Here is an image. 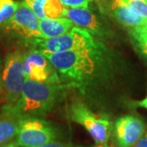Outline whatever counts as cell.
I'll return each mask as SVG.
<instances>
[{
	"label": "cell",
	"instance_id": "1",
	"mask_svg": "<svg viewBox=\"0 0 147 147\" xmlns=\"http://www.w3.org/2000/svg\"><path fill=\"white\" fill-rule=\"evenodd\" d=\"M44 56L62 77L75 84L92 79L102 62L98 46Z\"/></svg>",
	"mask_w": 147,
	"mask_h": 147
},
{
	"label": "cell",
	"instance_id": "2",
	"mask_svg": "<svg viewBox=\"0 0 147 147\" xmlns=\"http://www.w3.org/2000/svg\"><path fill=\"white\" fill-rule=\"evenodd\" d=\"M62 93L60 84H51L26 79L21 97L7 106L22 119L46 115L57 105Z\"/></svg>",
	"mask_w": 147,
	"mask_h": 147
},
{
	"label": "cell",
	"instance_id": "3",
	"mask_svg": "<svg viewBox=\"0 0 147 147\" xmlns=\"http://www.w3.org/2000/svg\"><path fill=\"white\" fill-rule=\"evenodd\" d=\"M38 19L25 1L19 2L15 14L5 24L0 26V30L11 41L23 46L33 47L35 40L43 38L39 30Z\"/></svg>",
	"mask_w": 147,
	"mask_h": 147
},
{
	"label": "cell",
	"instance_id": "4",
	"mask_svg": "<svg viewBox=\"0 0 147 147\" xmlns=\"http://www.w3.org/2000/svg\"><path fill=\"white\" fill-rule=\"evenodd\" d=\"M96 46L89 32L79 26H74L63 35L53 38H38L32 48H35L44 55Z\"/></svg>",
	"mask_w": 147,
	"mask_h": 147
},
{
	"label": "cell",
	"instance_id": "5",
	"mask_svg": "<svg viewBox=\"0 0 147 147\" xmlns=\"http://www.w3.org/2000/svg\"><path fill=\"white\" fill-rule=\"evenodd\" d=\"M24 53L21 50L8 53L2 73V85L7 105H12L21 97L26 81L24 73Z\"/></svg>",
	"mask_w": 147,
	"mask_h": 147
},
{
	"label": "cell",
	"instance_id": "6",
	"mask_svg": "<svg viewBox=\"0 0 147 147\" xmlns=\"http://www.w3.org/2000/svg\"><path fill=\"white\" fill-rule=\"evenodd\" d=\"M68 115L74 122L84 127L96 144L107 143L110 136V122L89 110L84 103L75 101L69 105Z\"/></svg>",
	"mask_w": 147,
	"mask_h": 147
},
{
	"label": "cell",
	"instance_id": "7",
	"mask_svg": "<svg viewBox=\"0 0 147 147\" xmlns=\"http://www.w3.org/2000/svg\"><path fill=\"white\" fill-rule=\"evenodd\" d=\"M55 138L56 132L49 123L37 117H28L21 119L15 143L21 147H38Z\"/></svg>",
	"mask_w": 147,
	"mask_h": 147
},
{
	"label": "cell",
	"instance_id": "8",
	"mask_svg": "<svg viewBox=\"0 0 147 147\" xmlns=\"http://www.w3.org/2000/svg\"><path fill=\"white\" fill-rule=\"evenodd\" d=\"M24 73L26 79L51 84H60L58 72L42 53L30 48L24 53Z\"/></svg>",
	"mask_w": 147,
	"mask_h": 147
},
{
	"label": "cell",
	"instance_id": "9",
	"mask_svg": "<svg viewBox=\"0 0 147 147\" xmlns=\"http://www.w3.org/2000/svg\"><path fill=\"white\" fill-rule=\"evenodd\" d=\"M146 130L145 124L135 116L119 118L114 127V133L119 147H133Z\"/></svg>",
	"mask_w": 147,
	"mask_h": 147
},
{
	"label": "cell",
	"instance_id": "10",
	"mask_svg": "<svg viewBox=\"0 0 147 147\" xmlns=\"http://www.w3.org/2000/svg\"><path fill=\"white\" fill-rule=\"evenodd\" d=\"M65 17L69 19L74 24L86 30L92 35H103L104 30L97 16L86 7H66Z\"/></svg>",
	"mask_w": 147,
	"mask_h": 147
},
{
	"label": "cell",
	"instance_id": "11",
	"mask_svg": "<svg viewBox=\"0 0 147 147\" xmlns=\"http://www.w3.org/2000/svg\"><path fill=\"white\" fill-rule=\"evenodd\" d=\"M22 118L5 105L0 115V145L16 138Z\"/></svg>",
	"mask_w": 147,
	"mask_h": 147
},
{
	"label": "cell",
	"instance_id": "12",
	"mask_svg": "<svg viewBox=\"0 0 147 147\" xmlns=\"http://www.w3.org/2000/svg\"><path fill=\"white\" fill-rule=\"evenodd\" d=\"M38 26L43 38H53L67 33L74 27V23L66 17L44 18L38 21Z\"/></svg>",
	"mask_w": 147,
	"mask_h": 147
},
{
	"label": "cell",
	"instance_id": "13",
	"mask_svg": "<svg viewBox=\"0 0 147 147\" xmlns=\"http://www.w3.org/2000/svg\"><path fill=\"white\" fill-rule=\"evenodd\" d=\"M109 8L111 14L123 26L130 28L142 26L144 18L133 13L123 0H110Z\"/></svg>",
	"mask_w": 147,
	"mask_h": 147
},
{
	"label": "cell",
	"instance_id": "14",
	"mask_svg": "<svg viewBox=\"0 0 147 147\" xmlns=\"http://www.w3.org/2000/svg\"><path fill=\"white\" fill-rule=\"evenodd\" d=\"M130 36L137 49L144 57L147 59V30L140 26L130 29Z\"/></svg>",
	"mask_w": 147,
	"mask_h": 147
},
{
	"label": "cell",
	"instance_id": "15",
	"mask_svg": "<svg viewBox=\"0 0 147 147\" xmlns=\"http://www.w3.org/2000/svg\"><path fill=\"white\" fill-rule=\"evenodd\" d=\"M66 6L60 0H46L43 7V11L46 18L57 19L65 16Z\"/></svg>",
	"mask_w": 147,
	"mask_h": 147
},
{
	"label": "cell",
	"instance_id": "16",
	"mask_svg": "<svg viewBox=\"0 0 147 147\" xmlns=\"http://www.w3.org/2000/svg\"><path fill=\"white\" fill-rule=\"evenodd\" d=\"M19 2L14 0H0V26L5 24L15 14Z\"/></svg>",
	"mask_w": 147,
	"mask_h": 147
},
{
	"label": "cell",
	"instance_id": "17",
	"mask_svg": "<svg viewBox=\"0 0 147 147\" xmlns=\"http://www.w3.org/2000/svg\"><path fill=\"white\" fill-rule=\"evenodd\" d=\"M130 10L142 18H147L146 0H123Z\"/></svg>",
	"mask_w": 147,
	"mask_h": 147
},
{
	"label": "cell",
	"instance_id": "18",
	"mask_svg": "<svg viewBox=\"0 0 147 147\" xmlns=\"http://www.w3.org/2000/svg\"><path fill=\"white\" fill-rule=\"evenodd\" d=\"M28 7L33 11V12L35 14L38 20H42L46 18L43 7L46 3V0H24Z\"/></svg>",
	"mask_w": 147,
	"mask_h": 147
},
{
	"label": "cell",
	"instance_id": "19",
	"mask_svg": "<svg viewBox=\"0 0 147 147\" xmlns=\"http://www.w3.org/2000/svg\"><path fill=\"white\" fill-rule=\"evenodd\" d=\"M68 7H86L88 8L91 0H60Z\"/></svg>",
	"mask_w": 147,
	"mask_h": 147
},
{
	"label": "cell",
	"instance_id": "20",
	"mask_svg": "<svg viewBox=\"0 0 147 147\" xmlns=\"http://www.w3.org/2000/svg\"><path fill=\"white\" fill-rule=\"evenodd\" d=\"M133 147H147V127L146 128L142 137L139 139V141L135 144Z\"/></svg>",
	"mask_w": 147,
	"mask_h": 147
},
{
	"label": "cell",
	"instance_id": "21",
	"mask_svg": "<svg viewBox=\"0 0 147 147\" xmlns=\"http://www.w3.org/2000/svg\"><path fill=\"white\" fill-rule=\"evenodd\" d=\"M38 147H72L67 146V145H65V144H61V143H57V142H48L47 144H44L42 146Z\"/></svg>",
	"mask_w": 147,
	"mask_h": 147
},
{
	"label": "cell",
	"instance_id": "22",
	"mask_svg": "<svg viewBox=\"0 0 147 147\" xmlns=\"http://www.w3.org/2000/svg\"><path fill=\"white\" fill-rule=\"evenodd\" d=\"M136 105H137V106L142 107V108H145V109H146L147 110V96L146 97L144 98L143 100L137 101V102H136Z\"/></svg>",
	"mask_w": 147,
	"mask_h": 147
},
{
	"label": "cell",
	"instance_id": "23",
	"mask_svg": "<svg viewBox=\"0 0 147 147\" xmlns=\"http://www.w3.org/2000/svg\"><path fill=\"white\" fill-rule=\"evenodd\" d=\"M0 147H19L16 143H5L0 145Z\"/></svg>",
	"mask_w": 147,
	"mask_h": 147
},
{
	"label": "cell",
	"instance_id": "24",
	"mask_svg": "<svg viewBox=\"0 0 147 147\" xmlns=\"http://www.w3.org/2000/svg\"><path fill=\"white\" fill-rule=\"evenodd\" d=\"M3 85H2V74H1V62H0V96L3 93Z\"/></svg>",
	"mask_w": 147,
	"mask_h": 147
},
{
	"label": "cell",
	"instance_id": "25",
	"mask_svg": "<svg viewBox=\"0 0 147 147\" xmlns=\"http://www.w3.org/2000/svg\"><path fill=\"white\" fill-rule=\"evenodd\" d=\"M95 147H114L110 145H108L107 143H100V144H96V146Z\"/></svg>",
	"mask_w": 147,
	"mask_h": 147
},
{
	"label": "cell",
	"instance_id": "26",
	"mask_svg": "<svg viewBox=\"0 0 147 147\" xmlns=\"http://www.w3.org/2000/svg\"><path fill=\"white\" fill-rule=\"evenodd\" d=\"M141 26H142V28H144L145 30H147V18H144L143 22H142V24Z\"/></svg>",
	"mask_w": 147,
	"mask_h": 147
},
{
	"label": "cell",
	"instance_id": "27",
	"mask_svg": "<svg viewBox=\"0 0 147 147\" xmlns=\"http://www.w3.org/2000/svg\"><path fill=\"white\" fill-rule=\"evenodd\" d=\"M146 2H147V0H146Z\"/></svg>",
	"mask_w": 147,
	"mask_h": 147
}]
</instances>
